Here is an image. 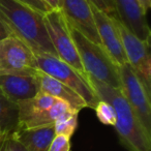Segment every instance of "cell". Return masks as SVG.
Wrapping results in <instances>:
<instances>
[{
	"instance_id": "5bb4252c",
	"label": "cell",
	"mask_w": 151,
	"mask_h": 151,
	"mask_svg": "<svg viewBox=\"0 0 151 151\" xmlns=\"http://www.w3.org/2000/svg\"><path fill=\"white\" fill-rule=\"evenodd\" d=\"M15 134L27 151H48L49 146L55 137L54 124L19 129L15 132Z\"/></svg>"
},
{
	"instance_id": "8992f818",
	"label": "cell",
	"mask_w": 151,
	"mask_h": 151,
	"mask_svg": "<svg viewBox=\"0 0 151 151\" xmlns=\"http://www.w3.org/2000/svg\"><path fill=\"white\" fill-rule=\"evenodd\" d=\"M115 23L121 37L127 64L132 67L148 92L151 91V57L150 42L138 38L117 18Z\"/></svg>"
},
{
	"instance_id": "30bf717a",
	"label": "cell",
	"mask_w": 151,
	"mask_h": 151,
	"mask_svg": "<svg viewBox=\"0 0 151 151\" xmlns=\"http://www.w3.org/2000/svg\"><path fill=\"white\" fill-rule=\"evenodd\" d=\"M59 9L70 27L89 40L101 45L88 0H59Z\"/></svg>"
},
{
	"instance_id": "52a82bcc",
	"label": "cell",
	"mask_w": 151,
	"mask_h": 151,
	"mask_svg": "<svg viewBox=\"0 0 151 151\" xmlns=\"http://www.w3.org/2000/svg\"><path fill=\"white\" fill-rule=\"evenodd\" d=\"M119 76L123 95L144 129L151 136V104L150 92L147 91L132 67L126 64L119 66Z\"/></svg>"
},
{
	"instance_id": "ffe728a7",
	"label": "cell",
	"mask_w": 151,
	"mask_h": 151,
	"mask_svg": "<svg viewBox=\"0 0 151 151\" xmlns=\"http://www.w3.org/2000/svg\"><path fill=\"white\" fill-rule=\"evenodd\" d=\"M70 150V138L61 134H55L49 146L48 151H69Z\"/></svg>"
},
{
	"instance_id": "4fadbf2b",
	"label": "cell",
	"mask_w": 151,
	"mask_h": 151,
	"mask_svg": "<svg viewBox=\"0 0 151 151\" xmlns=\"http://www.w3.org/2000/svg\"><path fill=\"white\" fill-rule=\"evenodd\" d=\"M38 80H40V88L42 92H45L55 99L66 103L71 109L75 111L80 112L82 109L87 108L85 101L77 92L67 87L66 85L62 84L59 81L55 80L54 78L46 75L42 71L38 70Z\"/></svg>"
},
{
	"instance_id": "277c9868",
	"label": "cell",
	"mask_w": 151,
	"mask_h": 151,
	"mask_svg": "<svg viewBox=\"0 0 151 151\" xmlns=\"http://www.w3.org/2000/svg\"><path fill=\"white\" fill-rule=\"evenodd\" d=\"M35 57L38 70L73 89L84 99L87 107L94 109L101 99L89 82L87 75L81 73L75 67L54 55L35 54Z\"/></svg>"
},
{
	"instance_id": "d4e9b609",
	"label": "cell",
	"mask_w": 151,
	"mask_h": 151,
	"mask_svg": "<svg viewBox=\"0 0 151 151\" xmlns=\"http://www.w3.org/2000/svg\"><path fill=\"white\" fill-rule=\"evenodd\" d=\"M139 3V5L141 6V9H142V11L144 12V14L146 15L147 12L149 11V9H150L151 6V0H137Z\"/></svg>"
},
{
	"instance_id": "9c48e42d",
	"label": "cell",
	"mask_w": 151,
	"mask_h": 151,
	"mask_svg": "<svg viewBox=\"0 0 151 151\" xmlns=\"http://www.w3.org/2000/svg\"><path fill=\"white\" fill-rule=\"evenodd\" d=\"M37 69L35 54L15 36L0 40V73Z\"/></svg>"
},
{
	"instance_id": "5b68a950",
	"label": "cell",
	"mask_w": 151,
	"mask_h": 151,
	"mask_svg": "<svg viewBox=\"0 0 151 151\" xmlns=\"http://www.w3.org/2000/svg\"><path fill=\"white\" fill-rule=\"evenodd\" d=\"M42 19L57 57L86 75L71 38L70 28L60 9H51L45 14Z\"/></svg>"
},
{
	"instance_id": "3957f363",
	"label": "cell",
	"mask_w": 151,
	"mask_h": 151,
	"mask_svg": "<svg viewBox=\"0 0 151 151\" xmlns=\"http://www.w3.org/2000/svg\"><path fill=\"white\" fill-rule=\"evenodd\" d=\"M69 28L85 73L113 88L121 89L119 66L113 62L101 45L89 40L75 28Z\"/></svg>"
},
{
	"instance_id": "6da1fadb",
	"label": "cell",
	"mask_w": 151,
	"mask_h": 151,
	"mask_svg": "<svg viewBox=\"0 0 151 151\" xmlns=\"http://www.w3.org/2000/svg\"><path fill=\"white\" fill-rule=\"evenodd\" d=\"M42 17L44 15L17 0H0V18L12 36L27 45L34 54L57 56Z\"/></svg>"
},
{
	"instance_id": "ac0fdd59",
	"label": "cell",
	"mask_w": 151,
	"mask_h": 151,
	"mask_svg": "<svg viewBox=\"0 0 151 151\" xmlns=\"http://www.w3.org/2000/svg\"><path fill=\"white\" fill-rule=\"evenodd\" d=\"M79 112L70 110L60 115L54 122L55 134H61L70 138L78 126Z\"/></svg>"
},
{
	"instance_id": "9a60e30c",
	"label": "cell",
	"mask_w": 151,
	"mask_h": 151,
	"mask_svg": "<svg viewBox=\"0 0 151 151\" xmlns=\"http://www.w3.org/2000/svg\"><path fill=\"white\" fill-rule=\"evenodd\" d=\"M73 110L67 105L66 103L62 101L57 99L56 103L52 106L49 110L42 113L35 114L30 117L24 119L21 121L18 126V130L19 129H27V128H34V127H40V126H46L54 124V122L57 120V118L63 113L67 111Z\"/></svg>"
},
{
	"instance_id": "e0dca14e",
	"label": "cell",
	"mask_w": 151,
	"mask_h": 151,
	"mask_svg": "<svg viewBox=\"0 0 151 151\" xmlns=\"http://www.w3.org/2000/svg\"><path fill=\"white\" fill-rule=\"evenodd\" d=\"M19 126V107L18 104L9 101L0 90V128L3 134H12Z\"/></svg>"
},
{
	"instance_id": "484cf974",
	"label": "cell",
	"mask_w": 151,
	"mask_h": 151,
	"mask_svg": "<svg viewBox=\"0 0 151 151\" xmlns=\"http://www.w3.org/2000/svg\"><path fill=\"white\" fill-rule=\"evenodd\" d=\"M9 134H4L0 138V151H5V145H6V138Z\"/></svg>"
},
{
	"instance_id": "603a6c76",
	"label": "cell",
	"mask_w": 151,
	"mask_h": 151,
	"mask_svg": "<svg viewBox=\"0 0 151 151\" xmlns=\"http://www.w3.org/2000/svg\"><path fill=\"white\" fill-rule=\"evenodd\" d=\"M5 151H27L23 144L20 142L15 132L7 134Z\"/></svg>"
},
{
	"instance_id": "7402d4cb",
	"label": "cell",
	"mask_w": 151,
	"mask_h": 151,
	"mask_svg": "<svg viewBox=\"0 0 151 151\" xmlns=\"http://www.w3.org/2000/svg\"><path fill=\"white\" fill-rule=\"evenodd\" d=\"M17 1L27 5V6L31 7L32 9L38 12V13L42 14V15H45V14L48 13L49 11L53 9L45 0H17Z\"/></svg>"
},
{
	"instance_id": "7c38bea8",
	"label": "cell",
	"mask_w": 151,
	"mask_h": 151,
	"mask_svg": "<svg viewBox=\"0 0 151 151\" xmlns=\"http://www.w3.org/2000/svg\"><path fill=\"white\" fill-rule=\"evenodd\" d=\"M116 18L138 38L150 42V28L146 15L137 0H113Z\"/></svg>"
},
{
	"instance_id": "8fae6325",
	"label": "cell",
	"mask_w": 151,
	"mask_h": 151,
	"mask_svg": "<svg viewBox=\"0 0 151 151\" xmlns=\"http://www.w3.org/2000/svg\"><path fill=\"white\" fill-rule=\"evenodd\" d=\"M91 11L101 47L105 49V51L116 65L120 66L126 64L127 60L124 54L121 37L115 23V17H111L99 11L92 5H91Z\"/></svg>"
},
{
	"instance_id": "44dd1931",
	"label": "cell",
	"mask_w": 151,
	"mask_h": 151,
	"mask_svg": "<svg viewBox=\"0 0 151 151\" xmlns=\"http://www.w3.org/2000/svg\"><path fill=\"white\" fill-rule=\"evenodd\" d=\"M88 2L99 11L116 18V9L113 0H88Z\"/></svg>"
},
{
	"instance_id": "7a4b0ae2",
	"label": "cell",
	"mask_w": 151,
	"mask_h": 151,
	"mask_svg": "<svg viewBox=\"0 0 151 151\" xmlns=\"http://www.w3.org/2000/svg\"><path fill=\"white\" fill-rule=\"evenodd\" d=\"M88 77L99 99L109 103L115 112V127L121 144L128 151H150L151 136L144 129L120 89Z\"/></svg>"
},
{
	"instance_id": "d6986e66",
	"label": "cell",
	"mask_w": 151,
	"mask_h": 151,
	"mask_svg": "<svg viewBox=\"0 0 151 151\" xmlns=\"http://www.w3.org/2000/svg\"><path fill=\"white\" fill-rule=\"evenodd\" d=\"M99 120L105 125H115V112L109 103L105 101H99L94 108Z\"/></svg>"
},
{
	"instance_id": "2e32d148",
	"label": "cell",
	"mask_w": 151,
	"mask_h": 151,
	"mask_svg": "<svg viewBox=\"0 0 151 151\" xmlns=\"http://www.w3.org/2000/svg\"><path fill=\"white\" fill-rule=\"evenodd\" d=\"M56 101L57 99L40 91L32 99L18 103V107H19V123L21 121H23L24 119H26V118L30 117V116L49 110L56 103Z\"/></svg>"
},
{
	"instance_id": "4316f807",
	"label": "cell",
	"mask_w": 151,
	"mask_h": 151,
	"mask_svg": "<svg viewBox=\"0 0 151 151\" xmlns=\"http://www.w3.org/2000/svg\"><path fill=\"white\" fill-rule=\"evenodd\" d=\"M53 9H59V0H45Z\"/></svg>"
},
{
	"instance_id": "83f0119b",
	"label": "cell",
	"mask_w": 151,
	"mask_h": 151,
	"mask_svg": "<svg viewBox=\"0 0 151 151\" xmlns=\"http://www.w3.org/2000/svg\"><path fill=\"white\" fill-rule=\"evenodd\" d=\"M3 134H3V132L1 130V128H0V138H1V137H2Z\"/></svg>"
},
{
	"instance_id": "ba28073f",
	"label": "cell",
	"mask_w": 151,
	"mask_h": 151,
	"mask_svg": "<svg viewBox=\"0 0 151 151\" xmlns=\"http://www.w3.org/2000/svg\"><path fill=\"white\" fill-rule=\"evenodd\" d=\"M0 90L16 104L32 99L40 91L37 69L0 73Z\"/></svg>"
},
{
	"instance_id": "cb8c5ba5",
	"label": "cell",
	"mask_w": 151,
	"mask_h": 151,
	"mask_svg": "<svg viewBox=\"0 0 151 151\" xmlns=\"http://www.w3.org/2000/svg\"><path fill=\"white\" fill-rule=\"evenodd\" d=\"M9 36H11V34H9L6 26L4 25V23H3L1 18H0V40H4V38L9 37Z\"/></svg>"
}]
</instances>
